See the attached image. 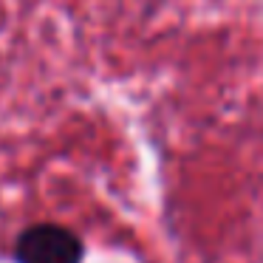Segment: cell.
<instances>
[{"mask_svg":"<svg viewBox=\"0 0 263 263\" xmlns=\"http://www.w3.org/2000/svg\"><path fill=\"white\" fill-rule=\"evenodd\" d=\"M17 263H82L85 246L80 235L57 223H34L14 243Z\"/></svg>","mask_w":263,"mask_h":263,"instance_id":"cell-1","label":"cell"}]
</instances>
